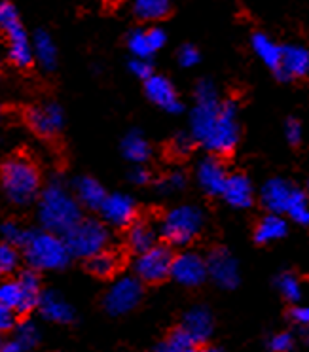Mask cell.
<instances>
[{"label": "cell", "mask_w": 309, "mask_h": 352, "mask_svg": "<svg viewBox=\"0 0 309 352\" xmlns=\"http://www.w3.org/2000/svg\"><path fill=\"white\" fill-rule=\"evenodd\" d=\"M39 220L44 230L65 235L82 220V205L61 182H50L39 195Z\"/></svg>", "instance_id": "6da1fadb"}, {"label": "cell", "mask_w": 309, "mask_h": 352, "mask_svg": "<svg viewBox=\"0 0 309 352\" xmlns=\"http://www.w3.org/2000/svg\"><path fill=\"white\" fill-rule=\"evenodd\" d=\"M2 192L12 205L27 207L42 192V180L36 165L25 155H12L2 163L0 170Z\"/></svg>", "instance_id": "7a4b0ae2"}, {"label": "cell", "mask_w": 309, "mask_h": 352, "mask_svg": "<svg viewBox=\"0 0 309 352\" xmlns=\"http://www.w3.org/2000/svg\"><path fill=\"white\" fill-rule=\"evenodd\" d=\"M25 261L36 271H59L72 260L67 241L59 233L50 230L29 231V237L21 246Z\"/></svg>", "instance_id": "3957f363"}, {"label": "cell", "mask_w": 309, "mask_h": 352, "mask_svg": "<svg viewBox=\"0 0 309 352\" xmlns=\"http://www.w3.org/2000/svg\"><path fill=\"white\" fill-rule=\"evenodd\" d=\"M0 29L6 38L10 63L16 69H29L34 61L32 40H29V34L21 23L19 12L12 0H2V4H0Z\"/></svg>", "instance_id": "277c9868"}, {"label": "cell", "mask_w": 309, "mask_h": 352, "mask_svg": "<svg viewBox=\"0 0 309 352\" xmlns=\"http://www.w3.org/2000/svg\"><path fill=\"white\" fill-rule=\"evenodd\" d=\"M203 222L205 218L201 208L193 205H180L171 208L158 226H160V235L167 245L186 246L200 235Z\"/></svg>", "instance_id": "5b68a950"}, {"label": "cell", "mask_w": 309, "mask_h": 352, "mask_svg": "<svg viewBox=\"0 0 309 352\" xmlns=\"http://www.w3.org/2000/svg\"><path fill=\"white\" fill-rule=\"evenodd\" d=\"M63 237L67 241V246H69L72 258L87 260L95 254L107 250V246L110 243V231L97 218H82Z\"/></svg>", "instance_id": "8992f818"}, {"label": "cell", "mask_w": 309, "mask_h": 352, "mask_svg": "<svg viewBox=\"0 0 309 352\" xmlns=\"http://www.w3.org/2000/svg\"><path fill=\"white\" fill-rule=\"evenodd\" d=\"M239 142V123H237V102L224 100L220 104L217 123L205 140V148L218 157H228L235 152Z\"/></svg>", "instance_id": "52a82bcc"}, {"label": "cell", "mask_w": 309, "mask_h": 352, "mask_svg": "<svg viewBox=\"0 0 309 352\" xmlns=\"http://www.w3.org/2000/svg\"><path fill=\"white\" fill-rule=\"evenodd\" d=\"M173 261H175V254L171 250V246L158 243L147 252L137 254L133 269H135V275L145 284H160L171 278Z\"/></svg>", "instance_id": "ba28073f"}, {"label": "cell", "mask_w": 309, "mask_h": 352, "mask_svg": "<svg viewBox=\"0 0 309 352\" xmlns=\"http://www.w3.org/2000/svg\"><path fill=\"white\" fill-rule=\"evenodd\" d=\"M140 299H142V280L139 276H120L105 294L103 307L110 316H124L131 313L133 309H137Z\"/></svg>", "instance_id": "9c48e42d"}, {"label": "cell", "mask_w": 309, "mask_h": 352, "mask_svg": "<svg viewBox=\"0 0 309 352\" xmlns=\"http://www.w3.org/2000/svg\"><path fill=\"white\" fill-rule=\"evenodd\" d=\"M171 278L186 288H198L209 278L207 260L195 252H182L175 256Z\"/></svg>", "instance_id": "30bf717a"}, {"label": "cell", "mask_w": 309, "mask_h": 352, "mask_svg": "<svg viewBox=\"0 0 309 352\" xmlns=\"http://www.w3.org/2000/svg\"><path fill=\"white\" fill-rule=\"evenodd\" d=\"M207 267H209V276L213 283L224 288V290H233L239 284V267L237 261L232 256L230 250H226L222 246L213 248L207 254Z\"/></svg>", "instance_id": "8fae6325"}, {"label": "cell", "mask_w": 309, "mask_h": 352, "mask_svg": "<svg viewBox=\"0 0 309 352\" xmlns=\"http://www.w3.org/2000/svg\"><path fill=\"white\" fill-rule=\"evenodd\" d=\"M279 82H292L309 76V50L300 44H286L283 46L281 67L275 72Z\"/></svg>", "instance_id": "7c38bea8"}, {"label": "cell", "mask_w": 309, "mask_h": 352, "mask_svg": "<svg viewBox=\"0 0 309 352\" xmlns=\"http://www.w3.org/2000/svg\"><path fill=\"white\" fill-rule=\"evenodd\" d=\"M198 184L209 197H222L226 182H228V173H226L224 163L218 155L211 153L209 157H203L198 165Z\"/></svg>", "instance_id": "4fadbf2b"}, {"label": "cell", "mask_w": 309, "mask_h": 352, "mask_svg": "<svg viewBox=\"0 0 309 352\" xmlns=\"http://www.w3.org/2000/svg\"><path fill=\"white\" fill-rule=\"evenodd\" d=\"M27 122L36 135L44 138L55 137L65 125V114L63 108L57 102H46L42 107L31 108L27 114Z\"/></svg>", "instance_id": "5bb4252c"}, {"label": "cell", "mask_w": 309, "mask_h": 352, "mask_svg": "<svg viewBox=\"0 0 309 352\" xmlns=\"http://www.w3.org/2000/svg\"><path fill=\"white\" fill-rule=\"evenodd\" d=\"M99 212L114 228H129L137 220V205L125 193H109Z\"/></svg>", "instance_id": "9a60e30c"}, {"label": "cell", "mask_w": 309, "mask_h": 352, "mask_svg": "<svg viewBox=\"0 0 309 352\" xmlns=\"http://www.w3.org/2000/svg\"><path fill=\"white\" fill-rule=\"evenodd\" d=\"M296 190L298 188H294L290 182H286L283 178H271L260 190V203L268 212L286 214Z\"/></svg>", "instance_id": "2e32d148"}, {"label": "cell", "mask_w": 309, "mask_h": 352, "mask_svg": "<svg viewBox=\"0 0 309 352\" xmlns=\"http://www.w3.org/2000/svg\"><path fill=\"white\" fill-rule=\"evenodd\" d=\"M145 93L150 102H154L156 107H160L165 112L169 114L182 112V102L178 100L175 87L165 76L152 74L148 80H145Z\"/></svg>", "instance_id": "e0dca14e"}, {"label": "cell", "mask_w": 309, "mask_h": 352, "mask_svg": "<svg viewBox=\"0 0 309 352\" xmlns=\"http://www.w3.org/2000/svg\"><path fill=\"white\" fill-rule=\"evenodd\" d=\"M182 326H184L190 336L198 341V344H205L215 331V320L213 314L207 307L195 305L192 309H188L182 318Z\"/></svg>", "instance_id": "ac0fdd59"}, {"label": "cell", "mask_w": 309, "mask_h": 352, "mask_svg": "<svg viewBox=\"0 0 309 352\" xmlns=\"http://www.w3.org/2000/svg\"><path fill=\"white\" fill-rule=\"evenodd\" d=\"M160 226L148 220H135L127 228V246L135 254H142L160 243Z\"/></svg>", "instance_id": "d6986e66"}, {"label": "cell", "mask_w": 309, "mask_h": 352, "mask_svg": "<svg viewBox=\"0 0 309 352\" xmlns=\"http://www.w3.org/2000/svg\"><path fill=\"white\" fill-rule=\"evenodd\" d=\"M39 311L46 320L55 322V324H70L74 320V311L70 303L55 290L42 292Z\"/></svg>", "instance_id": "ffe728a7"}, {"label": "cell", "mask_w": 309, "mask_h": 352, "mask_svg": "<svg viewBox=\"0 0 309 352\" xmlns=\"http://www.w3.org/2000/svg\"><path fill=\"white\" fill-rule=\"evenodd\" d=\"M222 199L233 208H248L255 203V190L248 180V176L235 173V175L228 176Z\"/></svg>", "instance_id": "44dd1931"}, {"label": "cell", "mask_w": 309, "mask_h": 352, "mask_svg": "<svg viewBox=\"0 0 309 352\" xmlns=\"http://www.w3.org/2000/svg\"><path fill=\"white\" fill-rule=\"evenodd\" d=\"M8 339H4L0 344L2 352H25L32 351L40 341L39 328L34 326V322L23 320L17 322V326L12 331Z\"/></svg>", "instance_id": "7402d4cb"}, {"label": "cell", "mask_w": 309, "mask_h": 352, "mask_svg": "<svg viewBox=\"0 0 309 352\" xmlns=\"http://www.w3.org/2000/svg\"><path fill=\"white\" fill-rule=\"evenodd\" d=\"M17 283L21 286V294H23V301L19 307V316L32 313L34 309H39L40 298H42V280L36 269H25L17 276Z\"/></svg>", "instance_id": "603a6c76"}, {"label": "cell", "mask_w": 309, "mask_h": 352, "mask_svg": "<svg viewBox=\"0 0 309 352\" xmlns=\"http://www.w3.org/2000/svg\"><path fill=\"white\" fill-rule=\"evenodd\" d=\"M74 193L80 205L87 210H100L103 203L107 199L109 193L105 192V188L99 180H95L93 176H78L74 180Z\"/></svg>", "instance_id": "cb8c5ba5"}, {"label": "cell", "mask_w": 309, "mask_h": 352, "mask_svg": "<svg viewBox=\"0 0 309 352\" xmlns=\"http://www.w3.org/2000/svg\"><path fill=\"white\" fill-rule=\"evenodd\" d=\"M288 233L286 220L277 212H270L258 220L255 226V243L256 245H271L275 241H281Z\"/></svg>", "instance_id": "d4e9b609"}, {"label": "cell", "mask_w": 309, "mask_h": 352, "mask_svg": "<svg viewBox=\"0 0 309 352\" xmlns=\"http://www.w3.org/2000/svg\"><path fill=\"white\" fill-rule=\"evenodd\" d=\"M251 47L258 55V59L270 70H275L281 67V57H283V46H279L275 40L268 36L266 32H255L251 36Z\"/></svg>", "instance_id": "484cf974"}, {"label": "cell", "mask_w": 309, "mask_h": 352, "mask_svg": "<svg viewBox=\"0 0 309 352\" xmlns=\"http://www.w3.org/2000/svg\"><path fill=\"white\" fill-rule=\"evenodd\" d=\"M122 153L127 161H131L135 165H140L145 161L150 160L152 148L148 144V140L140 131H129L122 140Z\"/></svg>", "instance_id": "4316f807"}, {"label": "cell", "mask_w": 309, "mask_h": 352, "mask_svg": "<svg viewBox=\"0 0 309 352\" xmlns=\"http://www.w3.org/2000/svg\"><path fill=\"white\" fill-rule=\"evenodd\" d=\"M32 50H34V59L40 63L44 70H55L57 67V46L54 38L47 31H36L32 36Z\"/></svg>", "instance_id": "83f0119b"}, {"label": "cell", "mask_w": 309, "mask_h": 352, "mask_svg": "<svg viewBox=\"0 0 309 352\" xmlns=\"http://www.w3.org/2000/svg\"><path fill=\"white\" fill-rule=\"evenodd\" d=\"M200 344L190 336V331L180 324L178 328H173L165 336L162 343L156 344V351L160 352H193Z\"/></svg>", "instance_id": "f1b7e54d"}, {"label": "cell", "mask_w": 309, "mask_h": 352, "mask_svg": "<svg viewBox=\"0 0 309 352\" xmlns=\"http://www.w3.org/2000/svg\"><path fill=\"white\" fill-rule=\"evenodd\" d=\"M171 0H135L133 2V14L139 21L156 23L169 16Z\"/></svg>", "instance_id": "f546056e"}, {"label": "cell", "mask_w": 309, "mask_h": 352, "mask_svg": "<svg viewBox=\"0 0 309 352\" xmlns=\"http://www.w3.org/2000/svg\"><path fill=\"white\" fill-rule=\"evenodd\" d=\"M87 271L97 278H112L120 269V261H118L116 254L103 250V252L95 254L92 258H87Z\"/></svg>", "instance_id": "4dcf8cb0"}, {"label": "cell", "mask_w": 309, "mask_h": 352, "mask_svg": "<svg viewBox=\"0 0 309 352\" xmlns=\"http://www.w3.org/2000/svg\"><path fill=\"white\" fill-rule=\"evenodd\" d=\"M275 288L281 294V298L288 301V303H298L303 296V292H301V284L298 280V276L294 275V273H281V275L275 278Z\"/></svg>", "instance_id": "1f68e13d"}, {"label": "cell", "mask_w": 309, "mask_h": 352, "mask_svg": "<svg viewBox=\"0 0 309 352\" xmlns=\"http://www.w3.org/2000/svg\"><path fill=\"white\" fill-rule=\"evenodd\" d=\"M125 44L129 47V52L133 54V57H142V59H150L152 55L156 54L154 47L148 40L147 29H133L127 34L125 38Z\"/></svg>", "instance_id": "d6a6232c"}, {"label": "cell", "mask_w": 309, "mask_h": 352, "mask_svg": "<svg viewBox=\"0 0 309 352\" xmlns=\"http://www.w3.org/2000/svg\"><path fill=\"white\" fill-rule=\"evenodd\" d=\"M21 248L16 245H10V243H2L0 245V273L4 276L14 275L19 267V261L23 252H19Z\"/></svg>", "instance_id": "836d02e7"}, {"label": "cell", "mask_w": 309, "mask_h": 352, "mask_svg": "<svg viewBox=\"0 0 309 352\" xmlns=\"http://www.w3.org/2000/svg\"><path fill=\"white\" fill-rule=\"evenodd\" d=\"M286 216L292 220L294 223H298L301 228H309V203H308V193L296 190L294 193V199L288 207Z\"/></svg>", "instance_id": "e575fe53"}, {"label": "cell", "mask_w": 309, "mask_h": 352, "mask_svg": "<svg viewBox=\"0 0 309 352\" xmlns=\"http://www.w3.org/2000/svg\"><path fill=\"white\" fill-rule=\"evenodd\" d=\"M23 301V294H21V286L17 283V278H8L0 284V305L10 307L19 314V307Z\"/></svg>", "instance_id": "d590c367"}, {"label": "cell", "mask_w": 309, "mask_h": 352, "mask_svg": "<svg viewBox=\"0 0 309 352\" xmlns=\"http://www.w3.org/2000/svg\"><path fill=\"white\" fill-rule=\"evenodd\" d=\"M29 231L31 230H25L23 226H19L14 220H8V222L2 223V228H0V233H2V241H6L10 245H16L21 246L25 245V241L29 237Z\"/></svg>", "instance_id": "8d00e7d4"}, {"label": "cell", "mask_w": 309, "mask_h": 352, "mask_svg": "<svg viewBox=\"0 0 309 352\" xmlns=\"http://www.w3.org/2000/svg\"><path fill=\"white\" fill-rule=\"evenodd\" d=\"M294 336L290 331H279L275 336H271L268 341V349L273 352H288L294 349Z\"/></svg>", "instance_id": "74e56055"}, {"label": "cell", "mask_w": 309, "mask_h": 352, "mask_svg": "<svg viewBox=\"0 0 309 352\" xmlns=\"http://www.w3.org/2000/svg\"><path fill=\"white\" fill-rule=\"evenodd\" d=\"M200 50L195 46H192V44H184V46L178 50L177 61L182 69H192V67H195V65L200 63Z\"/></svg>", "instance_id": "f35d334b"}, {"label": "cell", "mask_w": 309, "mask_h": 352, "mask_svg": "<svg viewBox=\"0 0 309 352\" xmlns=\"http://www.w3.org/2000/svg\"><path fill=\"white\" fill-rule=\"evenodd\" d=\"M186 186V176L182 173H169L167 176H163L162 180H160V192L163 193H173L178 192V190H182Z\"/></svg>", "instance_id": "ab89813d"}, {"label": "cell", "mask_w": 309, "mask_h": 352, "mask_svg": "<svg viewBox=\"0 0 309 352\" xmlns=\"http://www.w3.org/2000/svg\"><path fill=\"white\" fill-rule=\"evenodd\" d=\"M193 99L195 100H220L218 99V91L215 84L211 80H200L195 84V91H193Z\"/></svg>", "instance_id": "60d3db41"}, {"label": "cell", "mask_w": 309, "mask_h": 352, "mask_svg": "<svg viewBox=\"0 0 309 352\" xmlns=\"http://www.w3.org/2000/svg\"><path fill=\"white\" fill-rule=\"evenodd\" d=\"M129 70H131L133 76L140 78L142 82L154 74V69H152L150 61H148V59H142V57H133L131 61H129Z\"/></svg>", "instance_id": "b9f144b4"}, {"label": "cell", "mask_w": 309, "mask_h": 352, "mask_svg": "<svg viewBox=\"0 0 309 352\" xmlns=\"http://www.w3.org/2000/svg\"><path fill=\"white\" fill-rule=\"evenodd\" d=\"M301 135H303V129H301V123L296 120V118H288L285 122V137L288 140V144L298 146L301 142Z\"/></svg>", "instance_id": "7bdbcfd3"}, {"label": "cell", "mask_w": 309, "mask_h": 352, "mask_svg": "<svg viewBox=\"0 0 309 352\" xmlns=\"http://www.w3.org/2000/svg\"><path fill=\"white\" fill-rule=\"evenodd\" d=\"M288 318L298 328L309 329V305H294L288 311Z\"/></svg>", "instance_id": "ee69618b"}, {"label": "cell", "mask_w": 309, "mask_h": 352, "mask_svg": "<svg viewBox=\"0 0 309 352\" xmlns=\"http://www.w3.org/2000/svg\"><path fill=\"white\" fill-rule=\"evenodd\" d=\"M17 316L19 314L14 309L0 305V331L2 333H10L17 326Z\"/></svg>", "instance_id": "f6af8a7d"}, {"label": "cell", "mask_w": 309, "mask_h": 352, "mask_svg": "<svg viewBox=\"0 0 309 352\" xmlns=\"http://www.w3.org/2000/svg\"><path fill=\"white\" fill-rule=\"evenodd\" d=\"M147 34H148V40H150V44L154 47V52H160L165 44H167V32L163 31L162 27H148L147 29Z\"/></svg>", "instance_id": "bcb514c9"}, {"label": "cell", "mask_w": 309, "mask_h": 352, "mask_svg": "<svg viewBox=\"0 0 309 352\" xmlns=\"http://www.w3.org/2000/svg\"><path fill=\"white\" fill-rule=\"evenodd\" d=\"M193 142H195V138L192 137V133L190 135H178L175 140H173V146H175V152L177 153H188L192 150Z\"/></svg>", "instance_id": "7dc6e473"}, {"label": "cell", "mask_w": 309, "mask_h": 352, "mask_svg": "<svg viewBox=\"0 0 309 352\" xmlns=\"http://www.w3.org/2000/svg\"><path fill=\"white\" fill-rule=\"evenodd\" d=\"M129 180H131L133 184L137 186H147L150 182V173H148L147 168H133L131 175H129Z\"/></svg>", "instance_id": "c3c4849f"}, {"label": "cell", "mask_w": 309, "mask_h": 352, "mask_svg": "<svg viewBox=\"0 0 309 352\" xmlns=\"http://www.w3.org/2000/svg\"><path fill=\"white\" fill-rule=\"evenodd\" d=\"M306 193H309V178H308V182H306Z\"/></svg>", "instance_id": "681fc988"}]
</instances>
